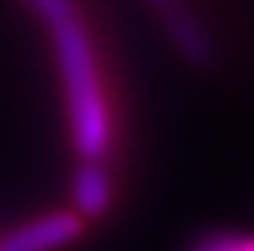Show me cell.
Returning a JSON list of instances; mask_svg holds the SVG:
<instances>
[{"label":"cell","mask_w":254,"mask_h":251,"mask_svg":"<svg viewBox=\"0 0 254 251\" xmlns=\"http://www.w3.org/2000/svg\"><path fill=\"white\" fill-rule=\"evenodd\" d=\"M168 10H170L168 25H170V32H173L175 42H178V47L188 54V59H192V62H197V64H200V62H207L210 47H207L202 32L197 30V25H195L190 17H185L183 12H178V10H173V7H168Z\"/></svg>","instance_id":"cell-4"},{"label":"cell","mask_w":254,"mask_h":251,"mask_svg":"<svg viewBox=\"0 0 254 251\" xmlns=\"http://www.w3.org/2000/svg\"><path fill=\"white\" fill-rule=\"evenodd\" d=\"M82 222L69 212L42 217L0 242V251H52L79 237Z\"/></svg>","instance_id":"cell-2"},{"label":"cell","mask_w":254,"mask_h":251,"mask_svg":"<svg viewBox=\"0 0 254 251\" xmlns=\"http://www.w3.org/2000/svg\"><path fill=\"white\" fill-rule=\"evenodd\" d=\"M27 2L32 5V10H35L47 25L77 10L72 0H27Z\"/></svg>","instance_id":"cell-6"},{"label":"cell","mask_w":254,"mask_h":251,"mask_svg":"<svg viewBox=\"0 0 254 251\" xmlns=\"http://www.w3.org/2000/svg\"><path fill=\"white\" fill-rule=\"evenodd\" d=\"M74 202L82 214L96 217L111 202V182L96 160H86L74 175Z\"/></svg>","instance_id":"cell-3"},{"label":"cell","mask_w":254,"mask_h":251,"mask_svg":"<svg viewBox=\"0 0 254 251\" xmlns=\"http://www.w3.org/2000/svg\"><path fill=\"white\" fill-rule=\"evenodd\" d=\"M151 2H153V5H158V7H166V10L173 7V0H151Z\"/></svg>","instance_id":"cell-7"},{"label":"cell","mask_w":254,"mask_h":251,"mask_svg":"<svg viewBox=\"0 0 254 251\" xmlns=\"http://www.w3.org/2000/svg\"><path fill=\"white\" fill-rule=\"evenodd\" d=\"M192 251H252V242L240 234H215L202 239Z\"/></svg>","instance_id":"cell-5"},{"label":"cell","mask_w":254,"mask_h":251,"mask_svg":"<svg viewBox=\"0 0 254 251\" xmlns=\"http://www.w3.org/2000/svg\"><path fill=\"white\" fill-rule=\"evenodd\" d=\"M47 27L52 30L55 37V50H57L64 89H67L77 151L86 160H99L109 148L111 126H109V111L99 82L91 40L77 12L64 15L50 22Z\"/></svg>","instance_id":"cell-1"}]
</instances>
